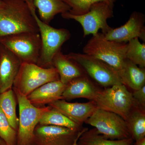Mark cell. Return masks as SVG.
I'll return each mask as SVG.
<instances>
[{"instance_id":"cell-25","label":"cell","mask_w":145,"mask_h":145,"mask_svg":"<svg viewBox=\"0 0 145 145\" xmlns=\"http://www.w3.org/2000/svg\"><path fill=\"white\" fill-rule=\"evenodd\" d=\"M70 7L69 13L75 16H80L87 13L91 7L94 4L104 2L114 6L117 0H63Z\"/></svg>"},{"instance_id":"cell-22","label":"cell","mask_w":145,"mask_h":145,"mask_svg":"<svg viewBox=\"0 0 145 145\" xmlns=\"http://www.w3.org/2000/svg\"><path fill=\"white\" fill-rule=\"evenodd\" d=\"M17 100L13 89L0 93V108L5 114L10 125L17 131L19 118L16 114Z\"/></svg>"},{"instance_id":"cell-6","label":"cell","mask_w":145,"mask_h":145,"mask_svg":"<svg viewBox=\"0 0 145 145\" xmlns=\"http://www.w3.org/2000/svg\"><path fill=\"white\" fill-rule=\"evenodd\" d=\"M93 101L97 108L118 114L125 121L135 103L132 92L123 84L99 89Z\"/></svg>"},{"instance_id":"cell-13","label":"cell","mask_w":145,"mask_h":145,"mask_svg":"<svg viewBox=\"0 0 145 145\" xmlns=\"http://www.w3.org/2000/svg\"><path fill=\"white\" fill-rule=\"evenodd\" d=\"M22 62L0 43V93L12 88Z\"/></svg>"},{"instance_id":"cell-24","label":"cell","mask_w":145,"mask_h":145,"mask_svg":"<svg viewBox=\"0 0 145 145\" xmlns=\"http://www.w3.org/2000/svg\"><path fill=\"white\" fill-rule=\"evenodd\" d=\"M126 57L139 67H145V44L140 42L138 38L127 42Z\"/></svg>"},{"instance_id":"cell-15","label":"cell","mask_w":145,"mask_h":145,"mask_svg":"<svg viewBox=\"0 0 145 145\" xmlns=\"http://www.w3.org/2000/svg\"><path fill=\"white\" fill-rule=\"evenodd\" d=\"M66 84L61 81L47 83L38 88L26 96L29 101L35 106L43 107L58 100L63 99Z\"/></svg>"},{"instance_id":"cell-23","label":"cell","mask_w":145,"mask_h":145,"mask_svg":"<svg viewBox=\"0 0 145 145\" xmlns=\"http://www.w3.org/2000/svg\"><path fill=\"white\" fill-rule=\"evenodd\" d=\"M38 124L51 125L72 129L81 130L83 128L82 126L77 124L62 113L51 107L42 115Z\"/></svg>"},{"instance_id":"cell-1","label":"cell","mask_w":145,"mask_h":145,"mask_svg":"<svg viewBox=\"0 0 145 145\" xmlns=\"http://www.w3.org/2000/svg\"><path fill=\"white\" fill-rule=\"evenodd\" d=\"M25 32H39L25 0H3L0 5V38Z\"/></svg>"},{"instance_id":"cell-11","label":"cell","mask_w":145,"mask_h":145,"mask_svg":"<svg viewBox=\"0 0 145 145\" xmlns=\"http://www.w3.org/2000/svg\"><path fill=\"white\" fill-rule=\"evenodd\" d=\"M88 129H72L51 125L38 124L34 132V145H72Z\"/></svg>"},{"instance_id":"cell-21","label":"cell","mask_w":145,"mask_h":145,"mask_svg":"<svg viewBox=\"0 0 145 145\" xmlns=\"http://www.w3.org/2000/svg\"><path fill=\"white\" fill-rule=\"evenodd\" d=\"M131 137L119 140L107 139L97 131L95 128L87 130L78 139V145H132Z\"/></svg>"},{"instance_id":"cell-20","label":"cell","mask_w":145,"mask_h":145,"mask_svg":"<svg viewBox=\"0 0 145 145\" xmlns=\"http://www.w3.org/2000/svg\"><path fill=\"white\" fill-rule=\"evenodd\" d=\"M125 121L131 137L133 141L145 138V109L135 103Z\"/></svg>"},{"instance_id":"cell-12","label":"cell","mask_w":145,"mask_h":145,"mask_svg":"<svg viewBox=\"0 0 145 145\" xmlns=\"http://www.w3.org/2000/svg\"><path fill=\"white\" fill-rule=\"evenodd\" d=\"M145 17L143 13L133 11L128 20L120 27L112 28L103 34L107 40L119 43H127L135 38L145 42Z\"/></svg>"},{"instance_id":"cell-8","label":"cell","mask_w":145,"mask_h":145,"mask_svg":"<svg viewBox=\"0 0 145 145\" xmlns=\"http://www.w3.org/2000/svg\"><path fill=\"white\" fill-rule=\"evenodd\" d=\"M113 7L106 3L101 2L91 5L88 12L83 15L75 16L67 12L61 16L64 19L74 20L80 24L84 37L89 34L96 35L100 29L102 34H105L112 28L107 20L114 16Z\"/></svg>"},{"instance_id":"cell-10","label":"cell","mask_w":145,"mask_h":145,"mask_svg":"<svg viewBox=\"0 0 145 145\" xmlns=\"http://www.w3.org/2000/svg\"><path fill=\"white\" fill-rule=\"evenodd\" d=\"M85 123L94 127L107 139L119 140L131 137L126 121L113 112L97 108Z\"/></svg>"},{"instance_id":"cell-16","label":"cell","mask_w":145,"mask_h":145,"mask_svg":"<svg viewBox=\"0 0 145 145\" xmlns=\"http://www.w3.org/2000/svg\"><path fill=\"white\" fill-rule=\"evenodd\" d=\"M99 90L87 75L73 79L66 84L63 93V99L84 98L94 101Z\"/></svg>"},{"instance_id":"cell-27","label":"cell","mask_w":145,"mask_h":145,"mask_svg":"<svg viewBox=\"0 0 145 145\" xmlns=\"http://www.w3.org/2000/svg\"><path fill=\"white\" fill-rule=\"evenodd\" d=\"M133 91L132 96L135 103L145 109V86L139 89Z\"/></svg>"},{"instance_id":"cell-14","label":"cell","mask_w":145,"mask_h":145,"mask_svg":"<svg viewBox=\"0 0 145 145\" xmlns=\"http://www.w3.org/2000/svg\"><path fill=\"white\" fill-rule=\"evenodd\" d=\"M48 106L80 126H82L83 124L97 108L96 103L93 101L84 103H69L61 99L50 104Z\"/></svg>"},{"instance_id":"cell-4","label":"cell","mask_w":145,"mask_h":145,"mask_svg":"<svg viewBox=\"0 0 145 145\" xmlns=\"http://www.w3.org/2000/svg\"><path fill=\"white\" fill-rule=\"evenodd\" d=\"M19 105V124L16 145H34V129L42 115L50 106L36 107L29 101L26 96L12 88Z\"/></svg>"},{"instance_id":"cell-19","label":"cell","mask_w":145,"mask_h":145,"mask_svg":"<svg viewBox=\"0 0 145 145\" xmlns=\"http://www.w3.org/2000/svg\"><path fill=\"white\" fill-rule=\"evenodd\" d=\"M38 9L39 18L45 23L49 24L57 14L69 12L71 8L63 0H32Z\"/></svg>"},{"instance_id":"cell-28","label":"cell","mask_w":145,"mask_h":145,"mask_svg":"<svg viewBox=\"0 0 145 145\" xmlns=\"http://www.w3.org/2000/svg\"><path fill=\"white\" fill-rule=\"evenodd\" d=\"M133 145H145V138L139 141H135Z\"/></svg>"},{"instance_id":"cell-29","label":"cell","mask_w":145,"mask_h":145,"mask_svg":"<svg viewBox=\"0 0 145 145\" xmlns=\"http://www.w3.org/2000/svg\"><path fill=\"white\" fill-rule=\"evenodd\" d=\"M0 145H8L6 143L0 138Z\"/></svg>"},{"instance_id":"cell-3","label":"cell","mask_w":145,"mask_h":145,"mask_svg":"<svg viewBox=\"0 0 145 145\" xmlns=\"http://www.w3.org/2000/svg\"><path fill=\"white\" fill-rule=\"evenodd\" d=\"M127 43H119L107 40L103 34L93 35L83 48V53L103 61L120 72L126 57Z\"/></svg>"},{"instance_id":"cell-9","label":"cell","mask_w":145,"mask_h":145,"mask_svg":"<svg viewBox=\"0 0 145 145\" xmlns=\"http://www.w3.org/2000/svg\"><path fill=\"white\" fill-rule=\"evenodd\" d=\"M82 68L87 75L105 88L123 84L119 72L106 63L86 54L70 52L66 54Z\"/></svg>"},{"instance_id":"cell-2","label":"cell","mask_w":145,"mask_h":145,"mask_svg":"<svg viewBox=\"0 0 145 145\" xmlns=\"http://www.w3.org/2000/svg\"><path fill=\"white\" fill-rule=\"evenodd\" d=\"M31 9L39 29L41 40V49L37 65L42 67H53L52 59L61 49L63 45L70 39V31L65 28H54L40 20L32 0H25Z\"/></svg>"},{"instance_id":"cell-26","label":"cell","mask_w":145,"mask_h":145,"mask_svg":"<svg viewBox=\"0 0 145 145\" xmlns=\"http://www.w3.org/2000/svg\"><path fill=\"white\" fill-rule=\"evenodd\" d=\"M17 131L10 125L0 108V138L8 145H16Z\"/></svg>"},{"instance_id":"cell-31","label":"cell","mask_w":145,"mask_h":145,"mask_svg":"<svg viewBox=\"0 0 145 145\" xmlns=\"http://www.w3.org/2000/svg\"><path fill=\"white\" fill-rule=\"evenodd\" d=\"M3 3V0H0V5H1Z\"/></svg>"},{"instance_id":"cell-30","label":"cell","mask_w":145,"mask_h":145,"mask_svg":"<svg viewBox=\"0 0 145 145\" xmlns=\"http://www.w3.org/2000/svg\"><path fill=\"white\" fill-rule=\"evenodd\" d=\"M79 138H80V137H78V138L75 140V142H74V143H73V144L72 145H78V144H77V142H78V139H79Z\"/></svg>"},{"instance_id":"cell-5","label":"cell","mask_w":145,"mask_h":145,"mask_svg":"<svg viewBox=\"0 0 145 145\" xmlns=\"http://www.w3.org/2000/svg\"><path fill=\"white\" fill-rule=\"evenodd\" d=\"M59 80V73L54 67L46 68L36 64L23 63L12 88L27 96L43 85Z\"/></svg>"},{"instance_id":"cell-18","label":"cell","mask_w":145,"mask_h":145,"mask_svg":"<svg viewBox=\"0 0 145 145\" xmlns=\"http://www.w3.org/2000/svg\"><path fill=\"white\" fill-rule=\"evenodd\" d=\"M119 75L127 87L137 90L145 86V68H141L128 59L125 60Z\"/></svg>"},{"instance_id":"cell-7","label":"cell","mask_w":145,"mask_h":145,"mask_svg":"<svg viewBox=\"0 0 145 145\" xmlns=\"http://www.w3.org/2000/svg\"><path fill=\"white\" fill-rule=\"evenodd\" d=\"M0 43L13 52L22 63L37 64L41 49L39 32H25L0 38Z\"/></svg>"},{"instance_id":"cell-17","label":"cell","mask_w":145,"mask_h":145,"mask_svg":"<svg viewBox=\"0 0 145 145\" xmlns=\"http://www.w3.org/2000/svg\"><path fill=\"white\" fill-rule=\"evenodd\" d=\"M52 65L57 69L60 80L65 84H67L75 78L87 75L78 63L64 54L61 50L54 55Z\"/></svg>"}]
</instances>
